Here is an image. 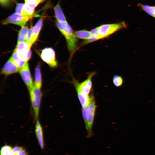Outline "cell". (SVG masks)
<instances>
[{"instance_id":"6da1fadb","label":"cell","mask_w":155,"mask_h":155,"mask_svg":"<svg viewBox=\"0 0 155 155\" xmlns=\"http://www.w3.org/2000/svg\"><path fill=\"white\" fill-rule=\"evenodd\" d=\"M96 108L93 95L89 103L87 106L82 108V115L87 131V138H90L94 135L92 127Z\"/></svg>"},{"instance_id":"7a4b0ae2","label":"cell","mask_w":155,"mask_h":155,"mask_svg":"<svg viewBox=\"0 0 155 155\" xmlns=\"http://www.w3.org/2000/svg\"><path fill=\"white\" fill-rule=\"evenodd\" d=\"M56 25L66 39L68 49L71 56L77 47L78 40L75 35L74 32L67 22H61L57 21Z\"/></svg>"},{"instance_id":"3957f363","label":"cell","mask_w":155,"mask_h":155,"mask_svg":"<svg viewBox=\"0 0 155 155\" xmlns=\"http://www.w3.org/2000/svg\"><path fill=\"white\" fill-rule=\"evenodd\" d=\"M96 73L95 72L90 73L87 78L81 83L75 78H73L71 83L75 88L78 97L81 95H89L93 91L92 79Z\"/></svg>"},{"instance_id":"277c9868","label":"cell","mask_w":155,"mask_h":155,"mask_svg":"<svg viewBox=\"0 0 155 155\" xmlns=\"http://www.w3.org/2000/svg\"><path fill=\"white\" fill-rule=\"evenodd\" d=\"M127 26L124 22L117 23L104 24L98 27L99 39L107 38L118 30L125 28Z\"/></svg>"},{"instance_id":"5b68a950","label":"cell","mask_w":155,"mask_h":155,"mask_svg":"<svg viewBox=\"0 0 155 155\" xmlns=\"http://www.w3.org/2000/svg\"><path fill=\"white\" fill-rule=\"evenodd\" d=\"M30 100L35 118L37 119L38 116L39 108L42 96L40 89L34 87L29 90Z\"/></svg>"},{"instance_id":"8992f818","label":"cell","mask_w":155,"mask_h":155,"mask_svg":"<svg viewBox=\"0 0 155 155\" xmlns=\"http://www.w3.org/2000/svg\"><path fill=\"white\" fill-rule=\"evenodd\" d=\"M40 57L42 60L51 67L56 68L58 63L55 58V53L51 48H46L41 53Z\"/></svg>"},{"instance_id":"52a82bcc","label":"cell","mask_w":155,"mask_h":155,"mask_svg":"<svg viewBox=\"0 0 155 155\" xmlns=\"http://www.w3.org/2000/svg\"><path fill=\"white\" fill-rule=\"evenodd\" d=\"M31 18L30 17L24 16L16 13L11 14L3 20L2 23L3 24H13L22 27Z\"/></svg>"},{"instance_id":"ba28073f","label":"cell","mask_w":155,"mask_h":155,"mask_svg":"<svg viewBox=\"0 0 155 155\" xmlns=\"http://www.w3.org/2000/svg\"><path fill=\"white\" fill-rule=\"evenodd\" d=\"M20 69L11 57L2 68L1 74L8 75L19 72Z\"/></svg>"},{"instance_id":"9c48e42d","label":"cell","mask_w":155,"mask_h":155,"mask_svg":"<svg viewBox=\"0 0 155 155\" xmlns=\"http://www.w3.org/2000/svg\"><path fill=\"white\" fill-rule=\"evenodd\" d=\"M19 72L28 90L33 88L34 85L28 62L20 68Z\"/></svg>"},{"instance_id":"30bf717a","label":"cell","mask_w":155,"mask_h":155,"mask_svg":"<svg viewBox=\"0 0 155 155\" xmlns=\"http://www.w3.org/2000/svg\"><path fill=\"white\" fill-rule=\"evenodd\" d=\"M32 45L30 43L26 41L17 44L15 50L17 51L20 59L26 61V56L30 50Z\"/></svg>"},{"instance_id":"8fae6325","label":"cell","mask_w":155,"mask_h":155,"mask_svg":"<svg viewBox=\"0 0 155 155\" xmlns=\"http://www.w3.org/2000/svg\"><path fill=\"white\" fill-rule=\"evenodd\" d=\"M43 18L39 19L35 25L32 28L31 43L32 44L37 40L43 24Z\"/></svg>"},{"instance_id":"7c38bea8","label":"cell","mask_w":155,"mask_h":155,"mask_svg":"<svg viewBox=\"0 0 155 155\" xmlns=\"http://www.w3.org/2000/svg\"><path fill=\"white\" fill-rule=\"evenodd\" d=\"M35 132L40 148L43 149L44 147L43 129L41 125L38 120L36 121L35 127Z\"/></svg>"},{"instance_id":"4fadbf2b","label":"cell","mask_w":155,"mask_h":155,"mask_svg":"<svg viewBox=\"0 0 155 155\" xmlns=\"http://www.w3.org/2000/svg\"><path fill=\"white\" fill-rule=\"evenodd\" d=\"M54 9L55 17L57 22H67L59 3L57 4L54 7Z\"/></svg>"},{"instance_id":"5bb4252c","label":"cell","mask_w":155,"mask_h":155,"mask_svg":"<svg viewBox=\"0 0 155 155\" xmlns=\"http://www.w3.org/2000/svg\"><path fill=\"white\" fill-rule=\"evenodd\" d=\"M41 74L39 65L36 66L35 72V79L34 87L40 89L42 86Z\"/></svg>"},{"instance_id":"9a60e30c","label":"cell","mask_w":155,"mask_h":155,"mask_svg":"<svg viewBox=\"0 0 155 155\" xmlns=\"http://www.w3.org/2000/svg\"><path fill=\"white\" fill-rule=\"evenodd\" d=\"M74 34L77 38L85 40L91 38L92 34L90 31L86 30H82L74 31Z\"/></svg>"},{"instance_id":"2e32d148","label":"cell","mask_w":155,"mask_h":155,"mask_svg":"<svg viewBox=\"0 0 155 155\" xmlns=\"http://www.w3.org/2000/svg\"><path fill=\"white\" fill-rule=\"evenodd\" d=\"M11 57L15 62L20 68L24 66L27 62L25 61L20 59L17 51L15 49Z\"/></svg>"},{"instance_id":"e0dca14e","label":"cell","mask_w":155,"mask_h":155,"mask_svg":"<svg viewBox=\"0 0 155 155\" xmlns=\"http://www.w3.org/2000/svg\"><path fill=\"white\" fill-rule=\"evenodd\" d=\"M29 29L27 26H23L19 32L17 43L25 41L26 35Z\"/></svg>"},{"instance_id":"ac0fdd59","label":"cell","mask_w":155,"mask_h":155,"mask_svg":"<svg viewBox=\"0 0 155 155\" xmlns=\"http://www.w3.org/2000/svg\"><path fill=\"white\" fill-rule=\"evenodd\" d=\"M34 12V8L25 4L22 8L21 15L24 16L31 17Z\"/></svg>"},{"instance_id":"d6986e66","label":"cell","mask_w":155,"mask_h":155,"mask_svg":"<svg viewBox=\"0 0 155 155\" xmlns=\"http://www.w3.org/2000/svg\"><path fill=\"white\" fill-rule=\"evenodd\" d=\"M112 81L113 84L116 87H121L123 83V79L122 77L118 75L114 76Z\"/></svg>"},{"instance_id":"ffe728a7","label":"cell","mask_w":155,"mask_h":155,"mask_svg":"<svg viewBox=\"0 0 155 155\" xmlns=\"http://www.w3.org/2000/svg\"><path fill=\"white\" fill-rule=\"evenodd\" d=\"M45 0H24L25 4L30 7L34 8L40 3Z\"/></svg>"},{"instance_id":"44dd1931","label":"cell","mask_w":155,"mask_h":155,"mask_svg":"<svg viewBox=\"0 0 155 155\" xmlns=\"http://www.w3.org/2000/svg\"><path fill=\"white\" fill-rule=\"evenodd\" d=\"M13 148L10 145L3 146L1 148L0 155H10Z\"/></svg>"},{"instance_id":"7402d4cb","label":"cell","mask_w":155,"mask_h":155,"mask_svg":"<svg viewBox=\"0 0 155 155\" xmlns=\"http://www.w3.org/2000/svg\"><path fill=\"white\" fill-rule=\"evenodd\" d=\"M24 149L23 147L16 146L13 148L10 155H19L20 152Z\"/></svg>"},{"instance_id":"603a6c76","label":"cell","mask_w":155,"mask_h":155,"mask_svg":"<svg viewBox=\"0 0 155 155\" xmlns=\"http://www.w3.org/2000/svg\"><path fill=\"white\" fill-rule=\"evenodd\" d=\"M32 28V27H31L30 29H29L26 35V40L25 41L27 42L30 43L31 39Z\"/></svg>"},{"instance_id":"cb8c5ba5","label":"cell","mask_w":155,"mask_h":155,"mask_svg":"<svg viewBox=\"0 0 155 155\" xmlns=\"http://www.w3.org/2000/svg\"><path fill=\"white\" fill-rule=\"evenodd\" d=\"M24 5V4L23 3H18L16 8V13L21 15L22 9Z\"/></svg>"},{"instance_id":"d4e9b609","label":"cell","mask_w":155,"mask_h":155,"mask_svg":"<svg viewBox=\"0 0 155 155\" xmlns=\"http://www.w3.org/2000/svg\"><path fill=\"white\" fill-rule=\"evenodd\" d=\"M11 0H0V3L3 5H8Z\"/></svg>"},{"instance_id":"484cf974","label":"cell","mask_w":155,"mask_h":155,"mask_svg":"<svg viewBox=\"0 0 155 155\" xmlns=\"http://www.w3.org/2000/svg\"><path fill=\"white\" fill-rule=\"evenodd\" d=\"M28 153L26 150L24 149L20 152L19 155H28Z\"/></svg>"}]
</instances>
